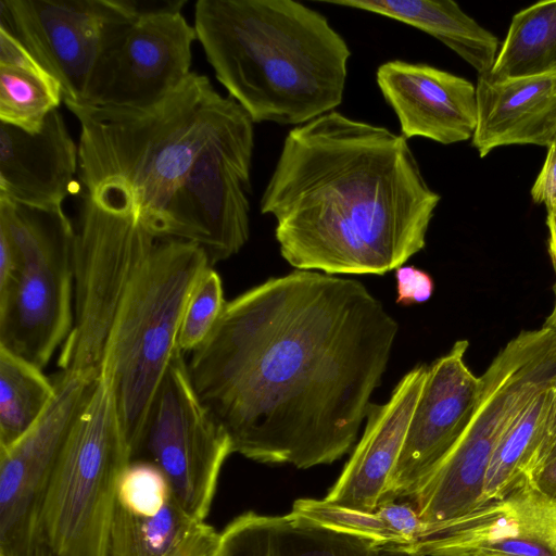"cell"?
I'll use <instances>...</instances> for the list:
<instances>
[{"mask_svg": "<svg viewBox=\"0 0 556 556\" xmlns=\"http://www.w3.org/2000/svg\"><path fill=\"white\" fill-rule=\"evenodd\" d=\"M397 330L361 281L296 269L227 301L188 374L233 453L329 465L355 444Z\"/></svg>", "mask_w": 556, "mask_h": 556, "instance_id": "cell-1", "label": "cell"}, {"mask_svg": "<svg viewBox=\"0 0 556 556\" xmlns=\"http://www.w3.org/2000/svg\"><path fill=\"white\" fill-rule=\"evenodd\" d=\"M195 40L182 13L130 23L100 56L79 103L140 109L159 102L191 74Z\"/></svg>", "mask_w": 556, "mask_h": 556, "instance_id": "cell-14", "label": "cell"}, {"mask_svg": "<svg viewBox=\"0 0 556 556\" xmlns=\"http://www.w3.org/2000/svg\"><path fill=\"white\" fill-rule=\"evenodd\" d=\"M231 453L230 438L197 396L185 354L177 349L150 408L137 459L154 463L179 507L205 521Z\"/></svg>", "mask_w": 556, "mask_h": 556, "instance_id": "cell-10", "label": "cell"}, {"mask_svg": "<svg viewBox=\"0 0 556 556\" xmlns=\"http://www.w3.org/2000/svg\"><path fill=\"white\" fill-rule=\"evenodd\" d=\"M0 66L28 72L45 78H54L12 33L0 28Z\"/></svg>", "mask_w": 556, "mask_h": 556, "instance_id": "cell-34", "label": "cell"}, {"mask_svg": "<svg viewBox=\"0 0 556 556\" xmlns=\"http://www.w3.org/2000/svg\"><path fill=\"white\" fill-rule=\"evenodd\" d=\"M132 460L111 376L101 368L48 484L38 519L51 556H106L118 478Z\"/></svg>", "mask_w": 556, "mask_h": 556, "instance_id": "cell-8", "label": "cell"}, {"mask_svg": "<svg viewBox=\"0 0 556 556\" xmlns=\"http://www.w3.org/2000/svg\"><path fill=\"white\" fill-rule=\"evenodd\" d=\"M544 327H547L554 331H556V283L554 285V303L551 313L545 319V323L543 325Z\"/></svg>", "mask_w": 556, "mask_h": 556, "instance_id": "cell-43", "label": "cell"}, {"mask_svg": "<svg viewBox=\"0 0 556 556\" xmlns=\"http://www.w3.org/2000/svg\"><path fill=\"white\" fill-rule=\"evenodd\" d=\"M468 346L467 340H458L427 366L400 456L380 503L413 502L469 422L482 381L465 363Z\"/></svg>", "mask_w": 556, "mask_h": 556, "instance_id": "cell-15", "label": "cell"}, {"mask_svg": "<svg viewBox=\"0 0 556 556\" xmlns=\"http://www.w3.org/2000/svg\"><path fill=\"white\" fill-rule=\"evenodd\" d=\"M62 101V87L55 78L0 66L1 123L37 134Z\"/></svg>", "mask_w": 556, "mask_h": 556, "instance_id": "cell-26", "label": "cell"}, {"mask_svg": "<svg viewBox=\"0 0 556 556\" xmlns=\"http://www.w3.org/2000/svg\"><path fill=\"white\" fill-rule=\"evenodd\" d=\"M99 377L60 371L39 420L0 448V556H51L39 538L42 501L64 444Z\"/></svg>", "mask_w": 556, "mask_h": 556, "instance_id": "cell-11", "label": "cell"}, {"mask_svg": "<svg viewBox=\"0 0 556 556\" xmlns=\"http://www.w3.org/2000/svg\"><path fill=\"white\" fill-rule=\"evenodd\" d=\"M480 377V396L469 422L413 501L427 525L482 504L501 438L538 395L556 386V331L544 326L521 331Z\"/></svg>", "mask_w": 556, "mask_h": 556, "instance_id": "cell-6", "label": "cell"}, {"mask_svg": "<svg viewBox=\"0 0 556 556\" xmlns=\"http://www.w3.org/2000/svg\"><path fill=\"white\" fill-rule=\"evenodd\" d=\"M529 480L543 496L556 503V456L536 468Z\"/></svg>", "mask_w": 556, "mask_h": 556, "instance_id": "cell-38", "label": "cell"}, {"mask_svg": "<svg viewBox=\"0 0 556 556\" xmlns=\"http://www.w3.org/2000/svg\"><path fill=\"white\" fill-rule=\"evenodd\" d=\"M555 437H556V386L553 389L552 399H551L548 409H547V413L545 416L541 443L536 451L532 467H533L534 462L538 458V456L542 453V451L551 443V441ZM531 470H532V468H531Z\"/></svg>", "mask_w": 556, "mask_h": 556, "instance_id": "cell-39", "label": "cell"}, {"mask_svg": "<svg viewBox=\"0 0 556 556\" xmlns=\"http://www.w3.org/2000/svg\"><path fill=\"white\" fill-rule=\"evenodd\" d=\"M375 511L389 530L401 540V546L412 545L426 528L416 505L410 501H383Z\"/></svg>", "mask_w": 556, "mask_h": 556, "instance_id": "cell-32", "label": "cell"}, {"mask_svg": "<svg viewBox=\"0 0 556 556\" xmlns=\"http://www.w3.org/2000/svg\"><path fill=\"white\" fill-rule=\"evenodd\" d=\"M74 244V323L60 371L99 377L114 313L139 257L156 238L125 199L84 193Z\"/></svg>", "mask_w": 556, "mask_h": 556, "instance_id": "cell-9", "label": "cell"}, {"mask_svg": "<svg viewBox=\"0 0 556 556\" xmlns=\"http://www.w3.org/2000/svg\"><path fill=\"white\" fill-rule=\"evenodd\" d=\"M0 230L16 260L0 285V346L43 369L73 328L75 225L63 207L0 198Z\"/></svg>", "mask_w": 556, "mask_h": 556, "instance_id": "cell-7", "label": "cell"}, {"mask_svg": "<svg viewBox=\"0 0 556 556\" xmlns=\"http://www.w3.org/2000/svg\"><path fill=\"white\" fill-rule=\"evenodd\" d=\"M195 522L175 500L152 516L132 514L116 504L106 556H167Z\"/></svg>", "mask_w": 556, "mask_h": 556, "instance_id": "cell-25", "label": "cell"}, {"mask_svg": "<svg viewBox=\"0 0 556 556\" xmlns=\"http://www.w3.org/2000/svg\"><path fill=\"white\" fill-rule=\"evenodd\" d=\"M396 303L408 306L425 303L433 294L434 281L425 270L414 265H402L395 269Z\"/></svg>", "mask_w": 556, "mask_h": 556, "instance_id": "cell-33", "label": "cell"}, {"mask_svg": "<svg viewBox=\"0 0 556 556\" xmlns=\"http://www.w3.org/2000/svg\"><path fill=\"white\" fill-rule=\"evenodd\" d=\"M174 500L165 473L148 459L131 460L116 486V504L137 515L152 516Z\"/></svg>", "mask_w": 556, "mask_h": 556, "instance_id": "cell-29", "label": "cell"}, {"mask_svg": "<svg viewBox=\"0 0 556 556\" xmlns=\"http://www.w3.org/2000/svg\"><path fill=\"white\" fill-rule=\"evenodd\" d=\"M374 542L302 521L271 516L269 556H370Z\"/></svg>", "mask_w": 556, "mask_h": 556, "instance_id": "cell-27", "label": "cell"}, {"mask_svg": "<svg viewBox=\"0 0 556 556\" xmlns=\"http://www.w3.org/2000/svg\"><path fill=\"white\" fill-rule=\"evenodd\" d=\"M556 73V0L534 3L510 22L492 70V80L544 76Z\"/></svg>", "mask_w": 556, "mask_h": 556, "instance_id": "cell-22", "label": "cell"}, {"mask_svg": "<svg viewBox=\"0 0 556 556\" xmlns=\"http://www.w3.org/2000/svg\"><path fill=\"white\" fill-rule=\"evenodd\" d=\"M478 121L471 138L480 157L503 146L548 148L556 139V73L492 80L478 75Z\"/></svg>", "mask_w": 556, "mask_h": 556, "instance_id": "cell-20", "label": "cell"}, {"mask_svg": "<svg viewBox=\"0 0 556 556\" xmlns=\"http://www.w3.org/2000/svg\"><path fill=\"white\" fill-rule=\"evenodd\" d=\"M554 388L538 395L501 438L488 468L482 504L529 481Z\"/></svg>", "mask_w": 556, "mask_h": 556, "instance_id": "cell-24", "label": "cell"}, {"mask_svg": "<svg viewBox=\"0 0 556 556\" xmlns=\"http://www.w3.org/2000/svg\"><path fill=\"white\" fill-rule=\"evenodd\" d=\"M78 146L59 109L29 134L0 122V198L45 210L62 208L74 191Z\"/></svg>", "mask_w": 556, "mask_h": 556, "instance_id": "cell-19", "label": "cell"}, {"mask_svg": "<svg viewBox=\"0 0 556 556\" xmlns=\"http://www.w3.org/2000/svg\"><path fill=\"white\" fill-rule=\"evenodd\" d=\"M254 128L208 146L167 205L161 238L201 247L210 265L237 254L250 237Z\"/></svg>", "mask_w": 556, "mask_h": 556, "instance_id": "cell-12", "label": "cell"}, {"mask_svg": "<svg viewBox=\"0 0 556 556\" xmlns=\"http://www.w3.org/2000/svg\"><path fill=\"white\" fill-rule=\"evenodd\" d=\"M80 125L78 177L84 193L110 192L161 238L170 198L200 154L254 122L203 74L140 109L66 101Z\"/></svg>", "mask_w": 556, "mask_h": 556, "instance_id": "cell-4", "label": "cell"}, {"mask_svg": "<svg viewBox=\"0 0 556 556\" xmlns=\"http://www.w3.org/2000/svg\"><path fill=\"white\" fill-rule=\"evenodd\" d=\"M194 29L216 79L254 123L306 124L343 100L351 51L294 0H198Z\"/></svg>", "mask_w": 556, "mask_h": 556, "instance_id": "cell-3", "label": "cell"}, {"mask_svg": "<svg viewBox=\"0 0 556 556\" xmlns=\"http://www.w3.org/2000/svg\"><path fill=\"white\" fill-rule=\"evenodd\" d=\"M439 202L403 136L332 111L289 131L261 213L295 269L383 275L425 248Z\"/></svg>", "mask_w": 556, "mask_h": 556, "instance_id": "cell-2", "label": "cell"}, {"mask_svg": "<svg viewBox=\"0 0 556 556\" xmlns=\"http://www.w3.org/2000/svg\"><path fill=\"white\" fill-rule=\"evenodd\" d=\"M227 301L218 273L210 267L192 291L186 305L177 346L184 353H191L208 337Z\"/></svg>", "mask_w": 556, "mask_h": 556, "instance_id": "cell-30", "label": "cell"}, {"mask_svg": "<svg viewBox=\"0 0 556 556\" xmlns=\"http://www.w3.org/2000/svg\"><path fill=\"white\" fill-rule=\"evenodd\" d=\"M271 516L245 511L219 532L217 556H269Z\"/></svg>", "mask_w": 556, "mask_h": 556, "instance_id": "cell-31", "label": "cell"}, {"mask_svg": "<svg viewBox=\"0 0 556 556\" xmlns=\"http://www.w3.org/2000/svg\"><path fill=\"white\" fill-rule=\"evenodd\" d=\"M118 5L134 20L181 13L186 0H116Z\"/></svg>", "mask_w": 556, "mask_h": 556, "instance_id": "cell-37", "label": "cell"}, {"mask_svg": "<svg viewBox=\"0 0 556 556\" xmlns=\"http://www.w3.org/2000/svg\"><path fill=\"white\" fill-rule=\"evenodd\" d=\"M546 225L548 228L549 237H548V253L551 256V261L553 267L556 271V206L549 210H546Z\"/></svg>", "mask_w": 556, "mask_h": 556, "instance_id": "cell-40", "label": "cell"}, {"mask_svg": "<svg viewBox=\"0 0 556 556\" xmlns=\"http://www.w3.org/2000/svg\"><path fill=\"white\" fill-rule=\"evenodd\" d=\"M554 143L556 144V139H555Z\"/></svg>", "mask_w": 556, "mask_h": 556, "instance_id": "cell-44", "label": "cell"}, {"mask_svg": "<svg viewBox=\"0 0 556 556\" xmlns=\"http://www.w3.org/2000/svg\"><path fill=\"white\" fill-rule=\"evenodd\" d=\"M55 394L41 368L0 346V448L26 433Z\"/></svg>", "mask_w": 556, "mask_h": 556, "instance_id": "cell-23", "label": "cell"}, {"mask_svg": "<svg viewBox=\"0 0 556 556\" xmlns=\"http://www.w3.org/2000/svg\"><path fill=\"white\" fill-rule=\"evenodd\" d=\"M556 456V437L551 441V443L542 451V453L538 456L532 467L531 473L539 468L541 465L549 460L551 458ZM530 473V476H531ZM530 478V477H529Z\"/></svg>", "mask_w": 556, "mask_h": 556, "instance_id": "cell-42", "label": "cell"}, {"mask_svg": "<svg viewBox=\"0 0 556 556\" xmlns=\"http://www.w3.org/2000/svg\"><path fill=\"white\" fill-rule=\"evenodd\" d=\"M427 366L405 374L383 404L370 403L359 442L325 500L375 511L400 456Z\"/></svg>", "mask_w": 556, "mask_h": 556, "instance_id": "cell-18", "label": "cell"}, {"mask_svg": "<svg viewBox=\"0 0 556 556\" xmlns=\"http://www.w3.org/2000/svg\"><path fill=\"white\" fill-rule=\"evenodd\" d=\"M420 556H556V503L530 482L462 516L427 525Z\"/></svg>", "mask_w": 556, "mask_h": 556, "instance_id": "cell-16", "label": "cell"}, {"mask_svg": "<svg viewBox=\"0 0 556 556\" xmlns=\"http://www.w3.org/2000/svg\"><path fill=\"white\" fill-rule=\"evenodd\" d=\"M219 532L205 521L193 525L167 556H217Z\"/></svg>", "mask_w": 556, "mask_h": 556, "instance_id": "cell-35", "label": "cell"}, {"mask_svg": "<svg viewBox=\"0 0 556 556\" xmlns=\"http://www.w3.org/2000/svg\"><path fill=\"white\" fill-rule=\"evenodd\" d=\"M324 3L374 12L437 38L478 75L488 74L498 53V39L451 0H328Z\"/></svg>", "mask_w": 556, "mask_h": 556, "instance_id": "cell-21", "label": "cell"}, {"mask_svg": "<svg viewBox=\"0 0 556 556\" xmlns=\"http://www.w3.org/2000/svg\"><path fill=\"white\" fill-rule=\"evenodd\" d=\"M204 250L155 238L136 263L116 307L102 367L111 376L123 433L137 459L155 394L175 354L182 315L204 273Z\"/></svg>", "mask_w": 556, "mask_h": 556, "instance_id": "cell-5", "label": "cell"}, {"mask_svg": "<svg viewBox=\"0 0 556 556\" xmlns=\"http://www.w3.org/2000/svg\"><path fill=\"white\" fill-rule=\"evenodd\" d=\"M290 514L302 521L364 538L377 545H402L376 511L351 508L325 498H299L294 501Z\"/></svg>", "mask_w": 556, "mask_h": 556, "instance_id": "cell-28", "label": "cell"}, {"mask_svg": "<svg viewBox=\"0 0 556 556\" xmlns=\"http://www.w3.org/2000/svg\"><path fill=\"white\" fill-rule=\"evenodd\" d=\"M132 22L116 0H0V28L59 81L63 102L83 101L100 56Z\"/></svg>", "mask_w": 556, "mask_h": 556, "instance_id": "cell-13", "label": "cell"}, {"mask_svg": "<svg viewBox=\"0 0 556 556\" xmlns=\"http://www.w3.org/2000/svg\"><path fill=\"white\" fill-rule=\"evenodd\" d=\"M377 84L405 139L425 137L451 144L472 138L477 93L464 77L428 64L393 60L378 67Z\"/></svg>", "mask_w": 556, "mask_h": 556, "instance_id": "cell-17", "label": "cell"}, {"mask_svg": "<svg viewBox=\"0 0 556 556\" xmlns=\"http://www.w3.org/2000/svg\"><path fill=\"white\" fill-rule=\"evenodd\" d=\"M531 198L535 203L544 204L546 210L556 206V144L547 148L543 166L531 188Z\"/></svg>", "mask_w": 556, "mask_h": 556, "instance_id": "cell-36", "label": "cell"}, {"mask_svg": "<svg viewBox=\"0 0 556 556\" xmlns=\"http://www.w3.org/2000/svg\"><path fill=\"white\" fill-rule=\"evenodd\" d=\"M370 556H420L413 549L401 545H375Z\"/></svg>", "mask_w": 556, "mask_h": 556, "instance_id": "cell-41", "label": "cell"}]
</instances>
